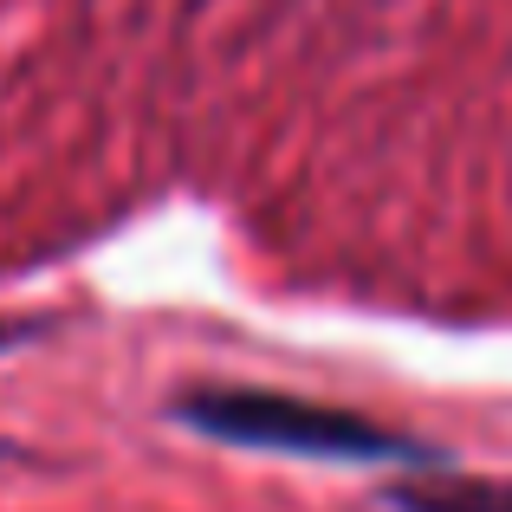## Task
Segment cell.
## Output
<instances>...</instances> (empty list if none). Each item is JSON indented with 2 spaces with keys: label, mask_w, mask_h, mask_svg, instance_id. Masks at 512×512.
Instances as JSON below:
<instances>
[{
  "label": "cell",
  "mask_w": 512,
  "mask_h": 512,
  "mask_svg": "<svg viewBox=\"0 0 512 512\" xmlns=\"http://www.w3.org/2000/svg\"><path fill=\"white\" fill-rule=\"evenodd\" d=\"M402 512H512V487L448 480V487H396Z\"/></svg>",
  "instance_id": "cell-2"
},
{
  "label": "cell",
  "mask_w": 512,
  "mask_h": 512,
  "mask_svg": "<svg viewBox=\"0 0 512 512\" xmlns=\"http://www.w3.org/2000/svg\"><path fill=\"white\" fill-rule=\"evenodd\" d=\"M182 422L201 435H221L234 448H273V454H312V461H389L415 454L402 435L363 422L350 409H325L279 389H195L182 396Z\"/></svg>",
  "instance_id": "cell-1"
}]
</instances>
